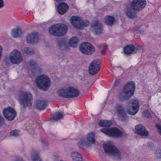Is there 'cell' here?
<instances>
[{"label":"cell","instance_id":"cell-34","mask_svg":"<svg viewBox=\"0 0 161 161\" xmlns=\"http://www.w3.org/2000/svg\"><path fill=\"white\" fill-rule=\"evenodd\" d=\"M4 6V2L3 0H0V8H3Z\"/></svg>","mask_w":161,"mask_h":161},{"label":"cell","instance_id":"cell-16","mask_svg":"<svg viewBox=\"0 0 161 161\" xmlns=\"http://www.w3.org/2000/svg\"><path fill=\"white\" fill-rule=\"evenodd\" d=\"M27 42L30 45L35 44L39 41V35L38 33L33 32L29 34L27 36Z\"/></svg>","mask_w":161,"mask_h":161},{"label":"cell","instance_id":"cell-1","mask_svg":"<svg viewBox=\"0 0 161 161\" xmlns=\"http://www.w3.org/2000/svg\"><path fill=\"white\" fill-rule=\"evenodd\" d=\"M135 85L133 82H129L124 86L120 94V99L125 101L131 97L135 92Z\"/></svg>","mask_w":161,"mask_h":161},{"label":"cell","instance_id":"cell-6","mask_svg":"<svg viewBox=\"0 0 161 161\" xmlns=\"http://www.w3.org/2000/svg\"><path fill=\"white\" fill-rule=\"evenodd\" d=\"M70 22L73 27L77 29H83L85 27H87L89 25V22L87 20L83 21L79 16H73L70 20Z\"/></svg>","mask_w":161,"mask_h":161},{"label":"cell","instance_id":"cell-25","mask_svg":"<svg viewBox=\"0 0 161 161\" xmlns=\"http://www.w3.org/2000/svg\"><path fill=\"white\" fill-rule=\"evenodd\" d=\"M99 124L100 126L103 127H109L113 124V122L110 121L101 120L100 121Z\"/></svg>","mask_w":161,"mask_h":161},{"label":"cell","instance_id":"cell-26","mask_svg":"<svg viewBox=\"0 0 161 161\" xmlns=\"http://www.w3.org/2000/svg\"><path fill=\"white\" fill-rule=\"evenodd\" d=\"M87 139L90 143L93 144L95 142V138H94V134L93 132H90L87 135Z\"/></svg>","mask_w":161,"mask_h":161},{"label":"cell","instance_id":"cell-29","mask_svg":"<svg viewBox=\"0 0 161 161\" xmlns=\"http://www.w3.org/2000/svg\"><path fill=\"white\" fill-rule=\"evenodd\" d=\"M126 14L127 15L129 18H136V15L135 13L133 11H132L131 10H127V11H126Z\"/></svg>","mask_w":161,"mask_h":161},{"label":"cell","instance_id":"cell-33","mask_svg":"<svg viewBox=\"0 0 161 161\" xmlns=\"http://www.w3.org/2000/svg\"><path fill=\"white\" fill-rule=\"evenodd\" d=\"M4 122V118L0 116V125H3Z\"/></svg>","mask_w":161,"mask_h":161},{"label":"cell","instance_id":"cell-19","mask_svg":"<svg viewBox=\"0 0 161 161\" xmlns=\"http://www.w3.org/2000/svg\"><path fill=\"white\" fill-rule=\"evenodd\" d=\"M117 111L118 116L121 120H122L123 121L126 120L127 118L126 113H125V111L121 106H118L117 107Z\"/></svg>","mask_w":161,"mask_h":161},{"label":"cell","instance_id":"cell-27","mask_svg":"<svg viewBox=\"0 0 161 161\" xmlns=\"http://www.w3.org/2000/svg\"><path fill=\"white\" fill-rule=\"evenodd\" d=\"M72 159L73 160H81L82 159V156H81L80 154L77 152H74L71 155Z\"/></svg>","mask_w":161,"mask_h":161},{"label":"cell","instance_id":"cell-35","mask_svg":"<svg viewBox=\"0 0 161 161\" xmlns=\"http://www.w3.org/2000/svg\"><path fill=\"white\" fill-rule=\"evenodd\" d=\"M2 52H3V48L0 45V60L1 59Z\"/></svg>","mask_w":161,"mask_h":161},{"label":"cell","instance_id":"cell-3","mask_svg":"<svg viewBox=\"0 0 161 161\" xmlns=\"http://www.w3.org/2000/svg\"><path fill=\"white\" fill-rule=\"evenodd\" d=\"M18 97L21 104L24 107L31 108L33 103L32 94L29 92L21 91L19 93Z\"/></svg>","mask_w":161,"mask_h":161},{"label":"cell","instance_id":"cell-18","mask_svg":"<svg viewBox=\"0 0 161 161\" xmlns=\"http://www.w3.org/2000/svg\"><path fill=\"white\" fill-rule=\"evenodd\" d=\"M69 10V6L66 3H62L60 4L58 7V11L60 14L63 15Z\"/></svg>","mask_w":161,"mask_h":161},{"label":"cell","instance_id":"cell-21","mask_svg":"<svg viewBox=\"0 0 161 161\" xmlns=\"http://www.w3.org/2000/svg\"><path fill=\"white\" fill-rule=\"evenodd\" d=\"M22 30L19 28H14L11 31V35L14 38H18L21 35Z\"/></svg>","mask_w":161,"mask_h":161},{"label":"cell","instance_id":"cell-4","mask_svg":"<svg viewBox=\"0 0 161 161\" xmlns=\"http://www.w3.org/2000/svg\"><path fill=\"white\" fill-rule=\"evenodd\" d=\"M59 95L65 98H73L79 96V92L78 89L73 87H64L61 89L58 92Z\"/></svg>","mask_w":161,"mask_h":161},{"label":"cell","instance_id":"cell-22","mask_svg":"<svg viewBox=\"0 0 161 161\" xmlns=\"http://www.w3.org/2000/svg\"><path fill=\"white\" fill-rule=\"evenodd\" d=\"M104 21L107 25L109 27H111L115 22V18L113 16H107L104 18Z\"/></svg>","mask_w":161,"mask_h":161},{"label":"cell","instance_id":"cell-23","mask_svg":"<svg viewBox=\"0 0 161 161\" xmlns=\"http://www.w3.org/2000/svg\"><path fill=\"white\" fill-rule=\"evenodd\" d=\"M135 50V47L133 45H128L124 49V52L126 55H130Z\"/></svg>","mask_w":161,"mask_h":161},{"label":"cell","instance_id":"cell-24","mask_svg":"<svg viewBox=\"0 0 161 161\" xmlns=\"http://www.w3.org/2000/svg\"><path fill=\"white\" fill-rule=\"evenodd\" d=\"M79 39L77 37L75 36V37H73L70 40V46L72 47H74V48H76L77 47L79 44Z\"/></svg>","mask_w":161,"mask_h":161},{"label":"cell","instance_id":"cell-28","mask_svg":"<svg viewBox=\"0 0 161 161\" xmlns=\"http://www.w3.org/2000/svg\"><path fill=\"white\" fill-rule=\"evenodd\" d=\"M63 117V115L61 113H55V114L52 115V119L55 120H58L62 119Z\"/></svg>","mask_w":161,"mask_h":161},{"label":"cell","instance_id":"cell-32","mask_svg":"<svg viewBox=\"0 0 161 161\" xmlns=\"http://www.w3.org/2000/svg\"><path fill=\"white\" fill-rule=\"evenodd\" d=\"M25 52H26V53H28V54H29V55H31L32 53L34 52V51L32 50V49H31L28 48L25 49Z\"/></svg>","mask_w":161,"mask_h":161},{"label":"cell","instance_id":"cell-17","mask_svg":"<svg viewBox=\"0 0 161 161\" xmlns=\"http://www.w3.org/2000/svg\"><path fill=\"white\" fill-rule=\"evenodd\" d=\"M136 132L137 133L140 135L141 136H148L149 135V133L148 130L145 128L144 126L141 124H138L135 127Z\"/></svg>","mask_w":161,"mask_h":161},{"label":"cell","instance_id":"cell-13","mask_svg":"<svg viewBox=\"0 0 161 161\" xmlns=\"http://www.w3.org/2000/svg\"><path fill=\"white\" fill-rule=\"evenodd\" d=\"M90 29L95 35H99L103 32V25L99 21H94L91 23Z\"/></svg>","mask_w":161,"mask_h":161},{"label":"cell","instance_id":"cell-10","mask_svg":"<svg viewBox=\"0 0 161 161\" xmlns=\"http://www.w3.org/2000/svg\"><path fill=\"white\" fill-rule=\"evenodd\" d=\"M101 68V61L99 59H95L91 62L89 67V72L91 75L97 74Z\"/></svg>","mask_w":161,"mask_h":161},{"label":"cell","instance_id":"cell-11","mask_svg":"<svg viewBox=\"0 0 161 161\" xmlns=\"http://www.w3.org/2000/svg\"><path fill=\"white\" fill-rule=\"evenodd\" d=\"M79 49L81 52L86 55H91L95 51V48L89 43L84 42L80 45Z\"/></svg>","mask_w":161,"mask_h":161},{"label":"cell","instance_id":"cell-9","mask_svg":"<svg viewBox=\"0 0 161 161\" xmlns=\"http://www.w3.org/2000/svg\"><path fill=\"white\" fill-rule=\"evenodd\" d=\"M127 108L129 114L131 115H135L139 110V104L137 101L132 100L128 102Z\"/></svg>","mask_w":161,"mask_h":161},{"label":"cell","instance_id":"cell-15","mask_svg":"<svg viewBox=\"0 0 161 161\" xmlns=\"http://www.w3.org/2000/svg\"><path fill=\"white\" fill-rule=\"evenodd\" d=\"M4 116L5 118L9 121H12L16 116V111L13 108L11 107L6 108L3 111Z\"/></svg>","mask_w":161,"mask_h":161},{"label":"cell","instance_id":"cell-31","mask_svg":"<svg viewBox=\"0 0 161 161\" xmlns=\"http://www.w3.org/2000/svg\"><path fill=\"white\" fill-rule=\"evenodd\" d=\"M32 158L33 160H40L39 155H38L37 153H34L32 155Z\"/></svg>","mask_w":161,"mask_h":161},{"label":"cell","instance_id":"cell-20","mask_svg":"<svg viewBox=\"0 0 161 161\" xmlns=\"http://www.w3.org/2000/svg\"><path fill=\"white\" fill-rule=\"evenodd\" d=\"M48 106V103L44 100H38L36 102V106L37 108L40 110H43L46 108Z\"/></svg>","mask_w":161,"mask_h":161},{"label":"cell","instance_id":"cell-30","mask_svg":"<svg viewBox=\"0 0 161 161\" xmlns=\"http://www.w3.org/2000/svg\"><path fill=\"white\" fill-rule=\"evenodd\" d=\"M20 131H18V130H14V131H11V133H10V135H11V136H18V135H20Z\"/></svg>","mask_w":161,"mask_h":161},{"label":"cell","instance_id":"cell-8","mask_svg":"<svg viewBox=\"0 0 161 161\" xmlns=\"http://www.w3.org/2000/svg\"><path fill=\"white\" fill-rule=\"evenodd\" d=\"M101 131L107 136L113 138H119L122 136V133L119 129L112 128H103Z\"/></svg>","mask_w":161,"mask_h":161},{"label":"cell","instance_id":"cell-12","mask_svg":"<svg viewBox=\"0 0 161 161\" xmlns=\"http://www.w3.org/2000/svg\"><path fill=\"white\" fill-rule=\"evenodd\" d=\"M10 59L11 62L13 64H18L23 60L22 55L17 50H13L10 53Z\"/></svg>","mask_w":161,"mask_h":161},{"label":"cell","instance_id":"cell-36","mask_svg":"<svg viewBox=\"0 0 161 161\" xmlns=\"http://www.w3.org/2000/svg\"><path fill=\"white\" fill-rule=\"evenodd\" d=\"M56 1L58 3H62V2H63L65 0H56Z\"/></svg>","mask_w":161,"mask_h":161},{"label":"cell","instance_id":"cell-14","mask_svg":"<svg viewBox=\"0 0 161 161\" xmlns=\"http://www.w3.org/2000/svg\"><path fill=\"white\" fill-rule=\"evenodd\" d=\"M145 0H134L131 4L132 9L135 11H140L146 5Z\"/></svg>","mask_w":161,"mask_h":161},{"label":"cell","instance_id":"cell-7","mask_svg":"<svg viewBox=\"0 0 161 161\" xmlns=\"http://www.w3.org/2000/svg\"><path fill=\"white\" fill-rule=\"evenodd\" d=\"M104 152L111 156L119 158L120 157V152L117 148L115 147L111 142H107L104 144Z\"/></svg>","mask_w":161,"mask_h":161},{"label":"cell","instance_id":"cell-2","mask_svg":"<svg viewBox=\"0 0 161 161\" xmlns=\"http://www.w3.org/2000/svg\"><path fill=\"white\" fill-rule=\"evenodd\" d=\"M68 27L63 24H56L50 27L49 33L52 35L56 36H62L65 35L68 31Z\"/></svg>","mask_w":161,"mask_h":161},{"label":"cell","instance_id":"cell-5","mask_svg":"<svg viewBox=\"0 0 161 161\" xmlns=\"http://www.w3.org/2000/svg\"><path fill=\"white\" fill-rule=\"evenodd\" d=\"M36 86L40 89L46 91L48 89L51 85V81L48 77L46 75H40L36 78Z\"/></svg>","mask_w":161,"mask_h":161}]
</instances>
